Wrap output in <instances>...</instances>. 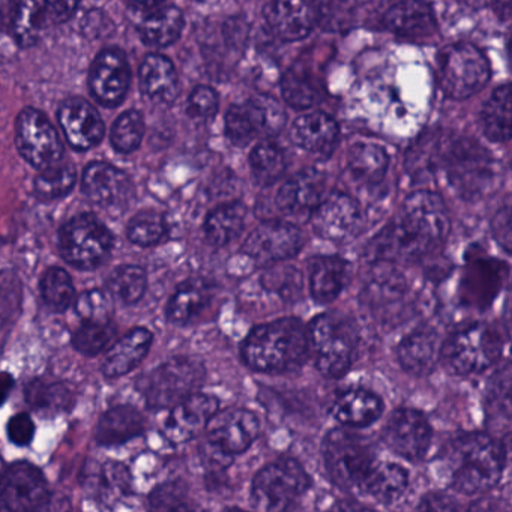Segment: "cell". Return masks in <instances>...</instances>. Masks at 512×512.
<instances>
[{
	"label": "cell",
	"instance_id": "cell-1",
	"mask_svg": "<svg viewBox=\"0 0 512 512\" xmlns=\"http://www.w3.org/2000/svg\"><path fill=\"white\" fill-rule=\"evenodd\" d=\"M449 230L451 218L442 197L418 191L404 200L397 220L380 233L374 257L388 263L421 259L445 242Z\"/></svg>",
	"mask_w": 512,
	"mask_h": 512
},
{
	"label": "cell",
	"instance_id": "cell-2",
	"mask_svg": "<svg viewBox=\"0 0 512 512\" xmlns=\"http://www.w3.org/2000/svg\"><path fill=\"white\" fill-rule=\"evenodd\" d=\"M310 353L308 329L301 320L286 317L256 326L242 344V358L251 370L284 374L298 370Z\"/></svg>",
	"mask_w": 512,
	"mask_h": 512
},
{
	"label": "cell",
	"instance_id": "cell-3",
	"mask_svg": "<svg viewBox=\"0 0 512 512\" xmlns=\"http://www.w3.org/2000/svg\"><path fill=\"white\" fill-rule=\"evenodd\" d=\"M446 463L451 485L466 496L487 493L502 478L505 451L502 443L485 433H464L449 442Z\"/></svg>",
	"mask_w": 512,
	"mask_h": 512
},
{
	"label": "cell",
	"instance_id": "cell-4",
	"mask_svg": "<svg viewBox=\"0 0 512 512\" xmlns=\"http://www.w3.org/2000/svg\"><path fill=\"white\" fill-rule=\"evenodd\" d=\"M443 167L452 190L464 200L487 196L499 182V166L490 152L467 137H451Z\"/></svg>",
	"mask_w": 512,
	"mask_h": 512
},
{
	"label": "cell",
	"instance_id": "cell-5",
	"mask_svg": "<svg viewBox=\"0 0 512 512\" xmlns=\"http://www.w3.org/2000/svg\"><path fill=\"white\" fill-rule=\"evenodd\" d=\"M308 344L317 370L328 379H340L352 367L358 349V326L341 313L317 316L308 326Z\"/></svg>",
	"mask_w": 512,
	"mask_h": 512
},
{
	"label": "cell",
	"instance_id": "cell-6",
	"mask_svg": "<svg viewBox=\"0 0 512 512\" xmlns=\"http://www.w3.org/2000/svg\"><path fill=\"white\" fill-rule=\"evenodd\" d=\"M323 460L331 481L344 491H359L377 461L368 437L346 428H335L326 434Z\"/></svg>",
	"mask_w": 512,
	"mask_h": 512
},
{
	"label": "cell",
	"instance_id": "cell-7",
	"mask_svg": "<svg viewBox=\"0 0 512 512\" xmlns=\"http://www.w3.org/2000/svg\"><path fill=\"white\" fill-rule=\"evenodd\" d=\"M310 485V476L299 461L281 458L257 473L251 497L260 512H292Z\"/></svg>",
	"mask_w": 512,
	"mask_h": 512
},
{
	"label": "cell",
	"instance_id": "cell-8",
	"mask_svg": "<svg viewBox=\"0 0 512 512\" xmlns=\"http://www.w3.org/2000/svg\"><path fill=\"white\" fill-rule=\"evenodd\" d=\"M202 361L193 356H176L139 380V391L151 409H172L197 389L205 380Z\"/></svg>",
	"mask_w": 512,
	"mask_h": 512
},
{
	"label": "cell",
	"instance_id": "cell-9",
	"mask_svg": "<svg viewBox=\"0 0 512 512\" xmlns=\"http://www.w3.org/2000/svg\"><path fill=\"white\" fill-rule=\"evenodd\" d=\"M502 338L491 326L473 323L454 332L440 347V359L455 376L482 373L499 359Z\"/></svg>",
	"mask_w": 512,
	"mask_h": 512
},
{
	"label": "cell",
	"instance_id": "cell-10",
	"mask_svg": "<svg viewBox=\"0 0 512 512\" xmlns=\"http://www.w3.org/2000/svg\"><path fill=\"white\" fill-rule=\"evenodd\" d=\"M439 82L452 100H467L490 80L487 56L470 43H457L439 53Z\"/></svg>",
	"mask_w": 512,
	"mask_h": 512
},
{
	"label": "cell",
	"instance_id": "cell-11",
	"mask_svg": "<svg viewBox=\"0 0 512 512\" xmlns=\"http://www.w3.org/2000/svg\"><path fill=\"white\" fill-rule=\"evenodd\" d=\"M61 254L70 265L94 269L106 262L112 251L113 236L103 221L83 214L68 221L61 230Z\"/></svg>",
	"mask_w": 512,
	"mask_h": 512
},
{
	"label": "cell",
	"instance_id": "cell-12",
	"mask_svg": "<svg viewBox=\"0 0 512 512\" xmlns=\"http://www.w3.org/2000/svg\"><path fill=\"white\" fill-rule=\"evenodd\" d=\"M362 304L382 323L406 320L409 311V286L400 269L388 262L374 265L367 275Z\"/></svg>",
	"mask_w": 512,
	"mask_h": 512
},
{
	"label": "cell",
	"instance_id": "cell-13",
	"mask_svg": "<svg viewBox=\"0 0 512 512\" xmlns=\"http://www.w3.org/2000/svg\"><path fill=\"white\" fill-rule=\"evenodd\" d=\"M260 433V422L253 412L241 407L217 412L206 427V451L212 460H224L247 451Z\"/></svg>",
	"mask_w": 512,
	"mask_h": 512
},
{
	"label": "cell",
	"instance_id": "cell-14",
	"mask_svg": "<svg viewBox=\"0 0 512 512\" xmlns=\"http://www.w3.org/2000/svg\"><path fill=\"white\" fill-rule=\"evenodd\" d=\"M286 122V115L277 101L260 95L232 106L226 115V134L236 146L250 145L259 137L275 136Z\"/></svg>",
	"mask_w": 512,
	"mask_h": 512
},
{
	"label": "cell",
	"instance_id": "cell-15",
	"mask_svg": "<svg viewBox=\"0 0 512 512\" xmlns=\"http://www.w3.org/2000/svg\"><path fill=\"white\" fill-rule=\"evenodd\" d=\"M16 145L22 157L41 172L58 166L64 155L55 127L44 113L32 107L23 110L17 118Z\"/></svg>",
	"mask_w": 512,
	"mask_h": 512
},
{
	"label": "cell",
	"instance_id": "cell-16",
	"mask_svg": "<svg viewBox=\"0 0 512 512\" xmlns=\"http://www.w3.org/2000/svg\"><path fill=\"white\" fill-rule=\"evenodd\" d=\"M50 502L49 484L31 463H17L0 484V512H43Z\"/></svg>",
	"mask_w": 512,
	"mask_h": 512
},
{
	"label": "cell",
	"instance_id": "cell-17",
	"mask_svg": "<svg viewBox=\"0 0 512 512\" xmlns=\"http://www.w3.org/2000/svg\"><path fill=\"white\" fill-rule=\"evenodd\" d=\"M304 244V233L293 224L265 221L250 233L242 245V253L257 265H278L295 257Z\"/></svg>",
	"mask_w": 512,
	"mask_h": 512
},
{
	"label": "cell",
	"instance_id": "cell-18",
	"mask_svg": "<svg viewBox=\"0 0 512 512\" xmlns=\"http://www.w3.org/2000/svg\"><path fill=\"white\" fill-rule=\"evenodd\" d=\"M431 427L424 415L418 410H395L389 416L383 430V442L389 449L409 461H419L425 457L431 443Z\"/></svg>",
	"mask_w": 512,
	"mask_h": 512
},
{
	"label": "cell",
	"instance_id": "cell-19",
	"mask_svg": "<svg viewBox=\"0 0 512 512\" xmlns=\"http://www.w3.org/2000/svg\"><path fill=\"white\" fill-rule=\"evenodd\" d=\"M77 8L73 2H22L14 8L11 32L20 46H34L41 32L67 22Z\"/></svg>",
	"mask_w": 512,
	"mask_h": 512
},
{
	"label": "cell",
	"instance_id": "cell-20",
	"mask_svg": "<svg viewBox=\"0 0 512 512\" xmlns=\"http://www.w3.org/2000/svg\"><path fill=\"white\" fill-rule=\"evenodd\" d=\"M311 224L320 238L334 242L347 241L361 229V209L349 194L332 193L314 209Z\"/></svg>",
	"mask_w": 512,
	"mask_h": 512
},
{
	"label": "cell",
	"instance_id": "cell-21",
	"mask_svg": "<svg viewBox=\"0 0 512 512\" xmlns=\"http://www.w3.org/2000/svg\"><path fill=\"white\" fill-rule=\"evenodd\" d=\"M130 80V67L124 53L119 49H106L92 64L89 88L98 103L115 107L124 101Z\"/></svg>",
	"mask_w": 512,
	"mask_h": 512
},
{
	"label": "cell",
	"instance_id": "cell-22",
	"mask_svg": "<svg viewBox=\"0 0 512 512\" xmlns=\"http://www.w3.org/2000/svg\"><path fill=\"white\" fill-rule=\"evenodd\" d=\"M218 400L212 395L196 394L182 400L170 409L164 424V434L173 443H184L199 436L218 412Z\"/></svg>",
	"mask_w": 512,
	"mask_h": 512
},
{
	"label": "cell",
	"instance_id": "cell-23",
	"mask_svg": "<svg viewBox=\"0 0 512 512\" xmlns=\"http://www.w3.org/2000/svg\"><path fill=\"white\" fill-rule=\"evenodd\" d=\"M58 118L68 143L77 151L95 148L106 133L100 113L82 98L65 101L59 109Z\"/></svg>",
	"mask_w": 512,
	"mask_h": 512
},
{
	"label": "cell",
	"instance_id": "cell-24",
	"mask_svg": "<svg viewBox=\"0 0 512 512\" xmlns=\"http://www.w3.org/2000/svg\"><path fill=\"white\" fill-rule=\"evenodd\" d=\"M83 193L103 208H122L133 196V184L127 173L112 164L95 161L83 173Z\"/></svg>",
	"mask_w": 512,
	"mask_h": 512
},
{
	"label": "cell",
	"instance_id": "cell-25",
	"mask_svg": "<svg viewBox=\"0 0 512 512\" xmlns=\"http://www.w3.org/2000/svg\"><path fill=\"white\" fill-rule=\"evenodd\" d=\"M266 23L281 40H302L317 22V11L304 2H271L263 10Z\"/></svg>",
	"mask_w": 512,
	"mask_h": 512
},
{
	"label": "cell",
	"instance_id": "cell-26",
	"mask_svg": "<svg viewBox=\"0 0 512 512\" xmlns=\"http://www.w3.org/2000/svg\"><path fill=\"white\" fill-rule=\"evenodd\" d=\"M385 26L398 37L428 41L437 34L436 17L424 2H398L385 14Z\"/></svg>",
	"mask_w": 512,
	"mask_h": 512
},
{
	"label": "cell",
	"instance_id": "cell-27",
	"mask_svg": "<svg viewBox=\"0 0 512 512\" xmlns=\"http://www.w3.org/2000/svg\"><path fill=\"white\" fill-rule=\"evenodd\" d=\"M325 181L316 172H302L287 179L277 193V206L284 214L308 215L322 203Z\"/></svg>",
	"mask_w": 512,
	"mask_h": 512
},
{
	"label": "cell",
	"instance_id": "cell-28",
	"mask_svg": "<svg viewBox=\"0 0 512 512\" xmlns=\"http://www.w3.org/2000/svg\"><path fill=\"white\" fill-rule=\"evenodd\" d=\"M439 335L430 328H419L403 338L398 346V361L412 376H427L440 359Z\"/></svg>",
	"mask_w": 512,
	"mask_h": 512
},
{
	"label": "cell",
	"instance_id": "cell-29",
	"mask_svg": "<svg viewBox=\"0 0 512 512\" xmlns=\"http://www.w3.org/2000/svg\"><path fill=\"white\" fill-rule=\"evenodd\" d=\"M140 89L152 101L173 103L179 91L178 73L173 62L158 53L146 56L140 68Z\"/></svg>",
	"mask_w": 512,
	"mask_h": 512
},
{
	"label": "cell",
	"instance_id": "cell-30",
	"mask_svg": "<svg viewBox=\"0 0 512 512\" xmlns=\"http://www.w3.org/2000/svg\"><path fill=\"white\" fill-rule=\"evenodd\" d=\"M152 334L145 328L128 332L118 343L110 347L104 359L103 371L109 379L125 376L133 371L151 349Z\"/></svg>",
	"mask_w": 512,
	"mask_h": 512
},
{
	"label": "cell",
	"instance_id": "cell-31",
	"mask_svg": "<svg viewBox=\"0 0 512 512\" xmlns=\"http://www.w3.org/2000/svg\"><path fill=\"white\" fill-rule=\"evenodd\" d=\"M452 136L442 130L427 131L419 137L406 155L407 172L416 181L430 179L443 166L446 148Z\"/></svg>",
	"mask_w": 512,
	"mask_h": 512
},
{
	"label": "cell",
	"instance_id": "cell-32",
	"mask_svg": "<svg viewBox=\"0 0 512 512\" xmlns=\"http://www.w3.org/2000/svg\"><path fill=\"white\" fill-rule=\"evenodd\" d=\"M338 124L325 112H308L299 116L292 127V140L308 152L322 154L337 142Z\"/></svg>",
	"mask_w": 512,
	"mask_h": 512
},
{
	"label": "cell",
	"instance_id": "cell-33",
	"mask_svg": "<svg viewBox=\"0 0 512 512\" xmlns=\"http://www.w3.org/2000/svg\"><path fill=\"white\" fill-rule=\"evenodd\" d=\"M382 412V400L365 389H349L343 392L332 406L335 419L350 428L368 427L382 416Z\"/></svg>",
	"mask_w": 512,
	"mask_h": 512
},
{
	"label": "cell",
	"instance_id": "cell-34",
	"mask_svg": "<svg viewBox=\"0 0 512 512\" xmlns=\"http://www.w3.org/2000/svg\"><path fill=\"white\" fill-rule=\"evenodd\" d=\"M139 35L149 47H167L181 37L184 16L173 5L157 4L154 10L142 16Z\"/></svg>",
	"mask_w": 512,
	"mask_h": 512
},
{
	"label": "cell",
	"instance_id": "cell-35",
	"mask_svg": "<svg viewBox=\"0 0 512 512\" xmlns=\"http://www.w3.org/2000/svg\"><path fill=\"white\" fill-rule=\"evenodd\" d=\"M347 280V263L341 257L320 256L310 263L311 296L317 304L335 301Z\"/></svg>",
	"mask_w": 512,
	"mask_h": 512
},
{
	"label": "cell",
	"instance_id": "cell-36",
	"mask_svg": "<svg viewBox=\"0 0 512 512\" xmlns=\"http://www.w3.org/2000/svg\"><path fill=\"white\" fill-rule=\"evenodd\" d=\"M409 484L407 470L400 464L376 461L362 482L359 493L380 503H392L401 497Z\"/></svg>",
	"mask_w": 512,
	"mask_h": 512
},
{
	"label": "cell",
	"instance_id": "cell-37",
	"mask_svg": "<svg viewBox=\"0 0 512 512\" xmlns=\"http://www.w3.org/2000/svg\"><path fill=\"white\" fill-rule=\"evenodd\" d=\"M145 430V419L131 406H118L104 413L98 422L97 440L101 445H119L140 436Z\"/></svg>",
	"mask_w": 512,
	"mask_h": 512
},
{
	"label": "cell",
	"instance_id": "cell-38",
	"mask_svg": "<svg viewBox=\"0 0 512 512\" xmlns=\"http://www.w3.org/2000/svg\"><path fill=\"white\" fill-rule=\"evenodd\" d=\"M211 299L212 287L200 278H191L176 289L167 307V316L176 325H187L208 307Z\"/></svg>",
	"mask_w": 512,
	"mask_h": 512
},
{
	"label": "cell",
	"instance_id": "cell-39",
	"mask_svg": "<svg viewBox=\"0 0 512 512\" xmlns=\"http://www.w3.org/2000/svg\"><path fill=\"white\" fill-rule=\"evenodd\" d=\"M247 208L244 203L232 202L209 212L205 221V235L209 244L224 247L235 241L245 227Z\"/></svg>",
	"mask_w": 512,
	"mask_h": 512
},
{
	"label": "cell",
	"instance_id": "cell-40",
	"mask_svg": "<svg viewBox=\"0 0 512 512\" xmlns=\"http://www.w3.org/2000/svg\"><path fill=\"white\" fill-rule=\"evenodd\" d=\"M26 400L32 409L43 415L55 416L74 406V389L64 382L37 379L26 388Z\"/></svg>",
	"mask_w": 512,
	"mask_h": 512
},
{
	"label": "cell",
	"instance_id": "cell-41",
	"mask_svg": "<svg viewBox=\"0 0 512 512\" xmlns=\"http://www.w3.org/2000/svg\"><path fill=\"white\" fill-rule=\"evenodd\" d=\"M511 88L508 83L491 94L482 110V127L491 142L506 143L511 139Z\"/></svg>",
	"mask_w": 512,
	"mask_h": 512
},
{
	"label": "cell",
	"instance_id": "cell-42",
	"mask_svg": "<svg viewBox=\"0 0 512 512\" xmlns=\"http://www.w3.org/2000/svg\"><path fill=\"white\" fill-rule=\"evenodd\" d=\"M347 164L358 181L379 184L388 172L389 157L385 149L373 143H356L350 148Z\"/></svg>",
	"mask_w": 512,
	"mask_h": 512
},
{
	"label": "cell",
	"instance_id": "cell-43",
	"mask_svg": "<svg viewBox=\"0 0 512 512\" xmlns=\"http://www.w3.org/2000/svg\"><path fill=\"white\" fill-rule=\"evenodd\" d=\"M149 512H205L185 485L166 482L149 496Z\"/></svg>",
	"mask_w": 512,
	"mask_h": 512
},
{
	"label": "cell",
	"instance_id": "cell-44",
	"mask_svg": "<svg viewBox=\"0 0 512 512\" xmlns=\"http://www.w3.org/2000/svg\"><path fill=\"white\" fill-rule=\"evenodd\" d=\"M281 92H283L286 103L295 109H311V107L317 106L323 98L320 86L311 77H308L307 73H301L296 68L284 74Z\"/></svg>",
	"mask_w": 512,
	"mask_h": 512
},
{
	"label": "cell",
	"instance_id": "cell-45",
	"mask_svg": "<svg viewBox=\"0 0 512 512\" xmlns=\"http://www.w3.org/2000/svg\"><path fill=\"white\" fill-rule=\"evenodd\" d=\"M146 283L148 280L145 269L136 265H125L119 266L110 274L107 287L113 298L124 304H136L145 295Z\"/></svg>",
	"mask_w": 512,
	"mask_h": 512
},
{
	"label": "cell",
	"instance_id": "cell-46",
	"mask_svg": "<svg viewBox=\"0 0 512 512\" xmlns=\"http://www.w3.org/2000/svg\"><path fill=\"white\" fill-rule=\"evenodd\" d=\"M251 169L260 185H272L286 172V157L274 143H259L251 151Z\"/></svg>",
	"mask_w": 512,
	"mask_h": 512
},
{
	"label": "cell",
	"instance_id": "cell-47",
	"mask_svg": "<svg viewBox=\"0 0 512 512\" xmlns=\"http://www.w3.org/2000/svg\"><path fill=\"white\" fill-rule=\"evenodd\" d=\"M41 295L44 301L55 311H65L74 301V284L70 274L65 269H47L41 278Z\"/></svg>",
	"mask_w": 512,
	"mask_h": 512
},
{
	"label": "cell",
	"instance_id": "cell-48",
	"mask_svg": "<svg viewBox=\"0 0 512 512\" xmlns=\"http://www.w3.org/2000/svg\"><path fill=\"white\" fill-rule=\"evenodd\" d=\"M143 134H145V121L142 113L137 110H128L116 119L110 133V140L116 151L121 154H131L139 148Z\"/></svg>",
	"mask_w": 512,
	"mask_h": 512
},
{
	"label": "cell",
	"instance_id": "cell-49",
	"mask_svg": "<svg viewBox=\"0 0 512 512\" xmlns=\"http://www.w3.org/2000/svg\"><path fill=\"white\" fill-rule=\"evenodd\" d=\"M127 232L128 238L134 244L140 247H151L163 241L166 236V220L157 211H142L131 218Z\"/></svg>",
	"mask_w": 512,
	"mask_h": 512
},
{
	"label": "cell",
	"instance_id": "cell-50",
	"mask_svg": "<svg viewBox=\"0 0 512 512\" xmlns=\"http://www.w3.org/2000/svg\"><path fill=\"white\" fill-rule=\"evenodd\" d=\"M76 184V170L70 166H55L43 170L35 179V193L41 200H56L67 196Z\"/></svg>",
	"mask_w": 512,
	"mask_h": 512
},
{
	"label": "cell",
	"instance_id": "cell-51",
	"mask_svg": "<svg viewBox=\"0 0 512 512\" xmlns=\"http://www.w3.org/2000/svg\"><path fill=\"white\" fill-rule=\"evenodd\" d=\"M115 335V326L110 322H85L74 334L73 344L83 355L95 356L110 346Z\"/></svg>",
	"mask_w": 512,
	"mask_h": 512
},
{
	"label": "cell",
	"instance_id": "cell-52",
	"mask_svg": "<svg viewBox=\"0 0 512 512\" xmlns=\"http://www.w3.org/2000/svg\"><path fill=\"white\" fill-rule=\"evenodd\" d=\"M262 284L281 298L296 299L302 292V277L292 266H274L262 278Z\"/></svg>",
	"mask_w": 512,
	"mask_h": 512
},
{
	"label": "cell",
	"instance_id": "cell-53",
	"mask_svg": "<svg viewBox=\"0 0 512 512\" xmlns=\"http://www.w3.org/2000/svg\"><path fill=\"white\" fill-rule=\"evenodd\" d=\"M76 310L85 322H110L113 313L112 296L103 290H89L77 299Z\"/></svg>",
	"mask_w": 512,
	"mask_h": 512
},
{
	"label": "cell",
	"instance_id": "cell-54",
	"mask_svg": "<svg viewBox=\"0 0 512 512\" xmlns=\"http://www.w3.org/2000/svg\"><path fill=\"white\" fill-rule=\"evenodd\" d=\"M218 94L209 86H197L188 98V115L196 121H209L218 112Z\"/></svg>",
	"mask_w": 512,
	"mask_h": 512
},
{
	"label": "cell",
	"instance_id": "cell-55",
	"mask_svg": "<svg viewBox=\"0 0 512 512\" xmlns=\"http://www.w3.org/2000/svg\"><path fill=\"white\" fill-rule=\"evenodd\" d=\"M7 431L11 442L19 446H25L29 445L34 439L35 424L31 416L26 415V413H19V415L10 419Z\"/></svg>",
	"mask_w": 512,
	"mask_h": 512
},
{
	"label": "cell",
	"instance_id": "cell-56",
	"mask_svg": "<svg viewBox=\"0 0 512 512\" xmlns=\"http://www.w3.org/2000/svg\"><path fill=\"white\" fill-rule=\"evenodd\" d=\"M419 512H463L460 503L442 491H431L419 502Z\"/></svg>",
	"mask_w": 512,
	"mask_h": 512
},
{
	"label": "cell",
	"instance_id": "cell-57",
	"mask_svg": "<svg viewBox=\"0 0 512 512\" xmlns=\"http://www.w3.org/2000/svg\"><path fill=\"white\" fill-rule=\"evenodd\" d=\"M494 238L499 242L500 247L511 253V208L509 205L503 206L491 221Z\"/></svg>",
	"mask_w": 512,
	"mask_h": 512
},
{
	"label": "cell",
	"instance_id": "cell-58",
	"mask_svg": "<svg viewBox=\"0 0 512 512\" xmlns=\"http://www.w3.org/2000/svg\"><path fill=\"white\" fill-rule=\"evenodd\" d=\"M103 22H106V19H104L101 11H92V13L86 17L85 23H83V31H85L86 35H100L103 28H106Z\"/></svg>",
	"mask_w": 512,
	"mask_h": 512
},
{
	"label": "cell",
	"instance_id": "cell-59",
	"mask_svg": "<svg viewBox=\"0 0 512 512\" xmlns=\"http://www.w3.org/2000/svg\"><path fill=\"white\" fill-rule=\"evenodd\" d=\"M326 512H376L374 509L367 508V506L361 505L358 502H352V500H341V502L335 503Z\"/></svg>",
	"mask_w": 512,
	"mask_h": 512
},
{
	"label": "cell",
	"instance_id": "cell-60",
	"mask_svg": "<svg viewBox=\"0 0 512 512\" xmlns=\"http://www.w3.org/2000/svg\"><path fill=\"white\" fill-rule=\"evenodd\" d=\"M11 386H13V379H11V376H8V374H0V404L4 403L8 392H10Z\"/></svg>",
	"mask_w": 512,
	"mask_h": 512
},
{
	"label": "cell",
	"instance_id": "cell-61",
	"mask_svg": "<svg viewBox=\"0 0 512 512\" xmlns=\"http://www.w3.org/2000/svg\"><path fill=\"white\" fill-rule=\"evenodd\" d=\"M221 512H248V511H245V509H241V508H227Z\"/></svg>",
	"mask_w": 512,
	"mask_h": 512
}]
</instances>
